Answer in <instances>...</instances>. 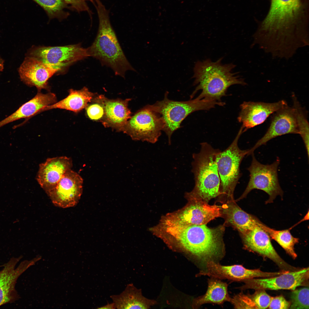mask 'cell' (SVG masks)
<instances>
[{"instance_id": "obj_1", "label": "cell", "mask_w": 309, "mask_h": 309, "mask_svg": "<svg viewBox=\"0 0 309 309\" xmlns=\"http://www.w3.org/2000/svg\"><path fill=\"white\" fill-rule=\"evenodd\" d=\"M99 21L96 37L87 48L89 57L99 61L102 66L112 69L115 74L124 77L128 70L136 72L130 63L122 49L110 22L109 11L100 0L94 5Z\"/></svg>"}, {"instance_id": "obj_2", "label": "cell", "mask_w": 309, "mask_h": 309, "mask_svg": "<svg viewBox=\"0 0 309 309\" xmlns=\"http://www.w3.org/2000/svg\"><path fill=\"white\" fill-rule=\"evenodd\" d=\"M222 58L215 62L209 59L197 61L193 69V84L197 85L191 95V99L199 90L197 97L201 99L222 102L221 98L226 95L228 89L235 84H246L238 72H234L236 66L231 63L223 64Z\"/></svg>"}, {"instance_id": "obj_3", "label": "cell", "mask_w": 309, "mask_h": 309, "mask_svg": "<svg viewBox=\"0 0 309 309\" xmlns=\"http://www.w3.org/2000/svg\"><path fill=\"white\" fill-rule=\"evenodd\" d=\"M200 151L192 154L191 171L193 174L195 186L188 193L193 201L208 203L219 195L220 180L217 159L221 151L207 142L201 143Z\"/></svg>"}, {"instance_id": "obj_4", "label": "cell", "mask_w": 309, "mask_h": 309, "mask_svg": "<svg viewBox=\"0 0 309 309\" xmlns=\"http://www.w3.org/2000/svg\"><path fill=\"white\" fill-rule=\"evenodd\" d=\"M225 226L210 228L206 224L185 227L181 233L179 240L186 251L205 266L212 261L217 262L225 252L223 236Z\"/></svg>"}, {"instance_id": "obj_5", "label": "cell", "mask_w": 309, "mask_h": 309, "mask_svg": "<svg viewBox=\"0 0 309 309\" xmlns=\"http://www.w3.org/2000/svg\"><path fill=\"white\" fill-rule=\"evenodd\" d=\"M166 92L163 100L152 105H148L152 110L161 116L164 123L163 131L168 138L169 145L171 144L173 133L181 127L182 122L189 115L198 110H208L216 105L223 106L225 103L201 99L197 97L193 100L183 101L169 99Z\"/></svg>"}, {"instance_id": "obj_6", "label": "cell", "mask_w": 309, "mask_h": 309, "mask_svg": "<svg viewBox=\"0 0 309 309\" xmlns=\"http://www.w3.org/2000/svg\"><path fill=\"white\" fill-rule=\"evenodd\" d=\"M243 133V129L241 127L231 144L224 151H221L217 156L220 185L217 201L220 203L234 200V191L241 176V163L249 150H241L238 146V141Z\"/></svg>"}, {"instance_id": "obj_7", "label": "cell", "mask_w": 309, "mask_h": 309, "mask_svg": "<svg viewBox=\"0 0 309 309\" xmlns=\"http://www.w3.org/2000/svg\"><path fill=\"white\" fill-rule=\"evenodd\" d=\"M251 155V162L247 169L250 174L249 182L243 194L235 201L245 198L254 189L262 190L268 195L269 198L266 201V204L272 203L278 196L282 198L283 192L279 183L278 174L280 160L277 159L270 164L264 165L257 160L254 153Z\"/></svg>"}, {"instance_id": "obj_8", "label": "cell", "mask_w": 309, "mask_h": 309, "mask_svg": "<svg viewBox=\"0 0 309 309\" xmlns=\"http://www.w3.org/2000/svg\"><path fill=\"white\" fill-rule=\"evenodd\" d=\"M130 119L122 131L133 140L152 144L158 141L164 123L160 114L148 105L138 111Z\"/></svg>"}, {"instance_id": "obj_9", "label": "cell", "mask_w": 309, "mask_h": 309, "mask_svg": "<svg viewBox=\"0 0 309 309\" xmlns=\"http://www.w3.org/2000/svg\"><path fill=\"white\" fill-rule=\"evenodd\" d=\"M28 56L37 59L57 70L64 71L74 63L89 57L87 48L80 43L62 46H35Z\"/></svg>"}, {"instance_id": "obj_10", "label": "cell", "mask_w": 309, "mask_h": 309, "mask_svg": "<svg viewBox=\"0 0 309 309\" xmlns=\"http://www.w3.org/2000/svg\"><path fill=\"white\" fill-rule=\"evenodd\" d=\"M309 268L289 271L278 276L261 278H253L243 281L244 284L240 288L247 289L294 290L300 286L308 285Z\"/></svg>"}, {"instance_id": "obj_11", "label": "cell", "mask_w": 309, "mask_h": 309, "mask_svg": "<svg viewBox=\"0 0 309 309\" xmlns=\"http://www.w3.org/2000/svg\"><path fill=\"white\" fill-rule=\"evenodd\" d=\"M261 222L244 234L241 235L244 247L250 252L268 258L284 271H292L297 269L289 265L279 255L271 243L267 233L262 227Z\"/></svg>"}, {"instance_id": "obj_12", "label": "cell", "mask_w": 309, "mask_h": 309, "mask_svg": "<svg viewBox=\"0 0 309 309\" xmlns=\"http://www.w3.org/2000/svg\"><path fill=\"white\" fill-rule=\"evenodd\" d=\"M83 182L80 175L70 169L47 194L57 207L64 208L73 207L77 204L82 195Z\"/></svg>"}, {"instance_id": "obj_13", "label": "cell", "mask_w": 309, "mask_h": 309, "mask_svg": "<svg viewBox=\"0 0 309 309\" xmlns=\"http://www.w3.org/2000/svg\"><path fill=\"white\" fill-rule=\"evenodd\" d=\"M267 131L264 135L249 150L247 155H251L258 147L265 144L277 137L289 134H298L299 131L292 106L288 104L275 112Z\"/></svg>"}, {"instance_id": "obj_14", "label": "cell", "mask_w": 309, "mask_h": 309, "mask_svg": "<svg viewBox=\"0 0 309 309\" xmlns=\"http://www.w3.org/2000/svg\"><path fill=\"white\" fill-rule=\"evenodd\" d=\"M205 268L201 270L199 275H205L219 279H227L236 281L258 278H267L278 276L282 272H266L260 269H248L241 265L224 266L212 261L206 264Z\"/></svg>"}, {"instance_id": "obj_15", "label": "cell", "mask_w": 309, "mask_h": 309, "mask_svg": "<svg viewBox=\"0 0 309 309\" xmlns=\"http://www.w3.org/2000/svg\"><path fill=\"white\" fill-rule=\"evenodd\" d=\"M282 100L269 103L262 102H244L240 106V111L238 117L242 124L243 132L263 123L271 114L287 105Z\"/></svg>"}, {"instance_id": "obj_16", "label": "cell", "mask_w": 309, "mask_h": 309, "mask_svg": "<svg viewBox=\"0 0 309 309\" xmlns=\"http://www.w3.org/2000/svg\"><path fill=\"white\" fill-rule=\"evenodd\" d=\"M72 166V161L70 157L61 156L48 158L39 165L37 181L47 194Z\"/></svg>"}, {"instance_id": "obj_17", "label": "cell", "mask_w": 309, "mask_h": 309, "mask_svg": "<svg viewBox=\"0 0 309 309\" xmlns=\"http://www.w3.org/2000/svg\"><path fill=\"white\" fill-rule=\"evenodd\" d=\"M58 72L57 70L41 61L28 56L19 69L21 80L29 86L35 87L38 91L48 89V80Z\"/></svg>"}, {"instance_id": "obj_18", "label": "cell", "mask_w": 309, "mask_h": 309, "mask_svg": "<svg viewBox=\"0 0 309 309\" xmlns=\"http://www.w3.org/2000/svg\"><path fill=\"white\" fill-rule=\"evenodd\" d=\"M221 203V217L225 220L223 225L236 229L241 235L244 234L261 222L253 215L242 210L234 200Z\"/></svg>"}, {"instance_id": "obj_19", "label": "cell", "mask_w": 309, "mask_h": 309, "mask_svg": "<svg viewBox=\"0 0 309 309\" xmlns=\"http://www.w3.org/2000/svg\"><path fill=\"white\" fill-rule=\"evenodd\" d=\"M96 99L104 108L103 124L117 130L122 131L128 120L131 117V112L128 104L130 99L109 100L103 96H100Z\"/></svg>"}, {"instance_id": "obj_20", "label": "cell", "mask_w": 309, "mask_h": 309, "mask_svg": "<svg viewBox=\"0 0 309 309\" xmlns=\"http://www.w3.org/2000/svg\"><path fill=\"white\" fill-rule=\"evenodd\" d=\"M300 0H272L264 23L266 29H278L292 20L300 9Z\"/></svg>"}, {"instance_id": "obj_21", "label": "cell", "mask_w": 309, "mask_h": 309, "mask_svg": "<svg viewBox=\"0 0 309 309\" xmlns=\"http://www.w3.org/2000/svg\"><path fill=\"white\" fill-rule=\"evenodd\" d=\"M20 259L19 258L11 259L0 272V306L11 299L17 279L33 263V261H25L16 268Z\"/></svg>"}, {"instance_id": "obj_22", "label": "cell", "mask_w": 309, "mask_h": 309, "mask_svg": "<svg viewBox=\"0 0 309 309\" xmlns=\"http://www.w3.org/2000/svg\"><path fill=\"white\" fill-rule=\"evenodd\" d=\"M189 205L180 216L181 222L185 227L206 224L216 218L221 217L220 206L210 205L199 201Z\"/></svg>"}, {"instance_id": "obj_23", "label": "cell", "mask_w": 309, "mask_h": 309, "mask_svg": "<svg viewBox=\"0 0 309 309\" xmlns=\"http://www.w3.org/2000/svg\"><path fill=\"white\" fill-rule=\"evenodd\" d=\"M56 95L49 92H38L31 100L22 105L15 112L0 121V128L9 123L22 118H28L36 114L45 106L56 102Z\"/></svg>"}, {"instance_id": "obj_24", "label": "cell", "mask_w": 309, "mask_h": 309, "mask_svg": "<svg viewBox=\"0 0 309 309\" xmlns=\"http://www.w3.org/2000/svg\"><path fill=\"white\" fill-rule=\"evenodd\" d=\"M93 94L84 87L80 90L70 89L65 98L52 104L44 107L37 113L50 109L59 108L78 112L87 106L92 98Z\"/></svg>"}, {"instance_id": "obj_25", "label": "cell", "mask_w": 309, "mask_h": 309, "mask_svg": "<svg viewBox=\"0 0 309 309\" xmlns=\"http://www.w3.org/2000/svg\"><path fill=\"white\" fill-rule=\"evenodd\" d=\"M208 282V288L205 294L194 300L193 304L194 308H197L207 303L221 304L226 301L231 302V298L228 294V285L226 283L214 277L209 279Z\"/></svg>"}, {"instance_id": "obj_26", "label": "cell", "mask_w": 309, "mask_h": 309, "mask_svg": "<svg viewBox=\"0 0 309 309\" xmlns=\"http://www.w3.org/2000/svg\"><path fill=\"white\" fill-rule=\"evenodd\" d=\"M110 297L116 309H146L148 306L140 290L133 284H128L120 294Z\"/></svg>"}, {"instance_id": "obj_27", "label": "cell", "mask_w": 309, "mask_h": 309, "mask_svg": "<svg viewBox=\"0 0 309 309\" xmlns=\"http://www.w3.org/2000/svg\"><path fill=\"white\" fill-rule=\"evenodd\" d=\"M262 227L267 233L270 238L275 240L293 259L297 256L294 249V245L299 242V239L293 237L290 229L276 230L270 228L263 223Z\"/></svg>"}, {"instance_id": "obj_28", "label": "cell", "mask_w": 309, "mask_h": 309, "mask_svg": "<svg viewBox=\"0 0 309 309\" xmlns=\"http://www.w3.org/2000/svg\"><path fill=\"white\" fill-rule=\"evenodd\" d=\"M293 107L296 116L299 134L304 143L309 158V123L307 112L301 105L295 94L292 95Z\"/></svg>"}, {"instance_id": "obj_29", "label": "cell", "mask_w": 309, "mask_h": 309, "mask_svg": "<svg viewBox=\"0 0 309 309\" xmlns=\"http://www.w3.org/2000/svg\"><path fill=\"white\" fill-rule=\"evenodd\" d=\"M44 10L49 18L62 21L67 18L69 13L66 11L70 9L64 0H32Z\"/></svg>"}, {"instance_id": "obj_30", "label": "cell", "mask_w": 309, "mask_h": 309, "mask_svg": "<svg viewBox=\"0 0 309 309\" xmlns=\"http://www.w3.org/2000/svg\"><path fill=\"white\" fill-rule=\"evenodd\" d=\"M290 298L291 302L289 308L308 309V286L293 290L291 294Z\"/></svg>"}, {"instance_id": "obj_31", "label": "cell", "mask_w": 309, "mask_h": 309, "mask_svg": "<svg viewBox=\"0 0 309 309\" xmlns=\"http://www.w3.org/2000/svg\"><path fill=\"white\" fill-rule=\"evenodd\" d=\"M252 295H249L256 309H266L268 308L272 297L268 295L264 289L255 290Z\"/></svg>"}, {"instance_id": "obj_32", "label": "cell", "mask_w": 309, "mask_h": 309, "mask_svg": "<svg viewBox=\"0 0 309 309\" xmlns=\"http://www.w3.org/2000/svg\"><path fill=\"white\" fill-rule=\"evenodd\" d=\"M69 6L70 9L80 13L86 12L89 15L91 20L92 19V12L90 10L87 3L90 1L93 4L95 0H64Z\"/></svg>"}, {"instance_id": "obj_33", "label": "cell", "mask_w": 309, "mask_h": 309, "mask_svg": "<svg viewBox=\"0 0 309 309\" xmlns=\"http://www.w3.org/2000/svg\"><path fill=\"white\" fill-rule=\"evenodd\" d=\"M231 302L236 308H255L249 295L240 293L231 298Z\"/></svg>"}, {"instance_id": "obj_34", "label": "cell", "mask_w": 309, "mask_h": 309, "mask_svg": "<svg viewBox=\"0 0 309 309\" xmlns=\"http://www.w3.org/2000/svg\"><path fill=\"white\" fill-rule=\"evenodd\" d=\"M86 110L88 116L92 120H100L102 119L104 116V108L102 105L100 103L90 105L87 107Z\"/></svg>"}, {"instance_id": "obj_35", "label": "cell", "mask_w": 309, "mask_h": 309, "mask_svg": "<svg viewBox=\"0 0 309 309\" xmlns=\"http://www.w3.org/2000/svg\"><path fill=\"white\" fill-rule=\"evenodd\" d=\"M290 302L287 301L282 295L272 297L268 308L270 309L289 308Z\"/></svg>"}, {"instance_id": "obj_36", "label": "cell", "mask_w": 309, "mask_h": 309, "mask_svg": "<svg viewBox=\"0 0 309 309\" xmlns=\"http://www.w3.org/2000/svg\"><path fill=\"white\" fill-rule=\"evenodd\" d=\"M98 309H116L115 305L114 302L109 303L108 302L107 304L103 306L98 307Z\"/></svg>"}, {"instance_id": "obj_37", "label": "cell", "mask_w": 309, "mask_h": 309, "mask_svg": "<svg viewBox=\"0 0 309 309\" xmlns=\"http://www.w3.org/2000/svg\"><path fill=\"white\" fill-rule=\"evenodd\" d=\"M4 68L3 61L0 57V71H2Z\"/></svg>"}]
</instances>
